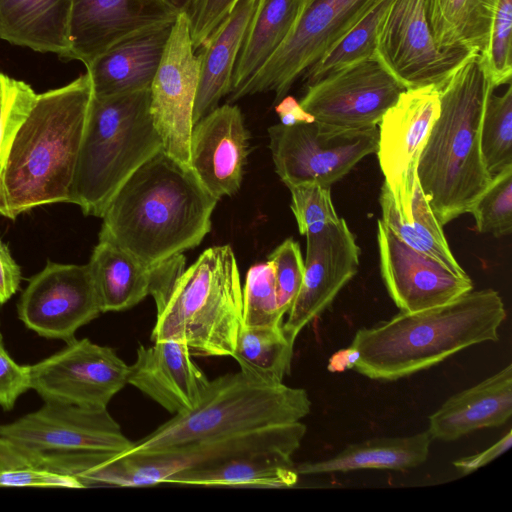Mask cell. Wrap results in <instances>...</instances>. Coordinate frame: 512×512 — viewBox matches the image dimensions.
I'll return each instance as SVG.
<instances>
[{
    "mask_svg": "<svg viewBox=\"0 0 512 512\" xmlns=\"http://www.w3.org/2000/svg\"><path fill=\"white\" fill-rule=\"evenodd\" d=\"M498 0H425L434 40L442 49L482 53L487 45Z\"/></svg>",
    "mask_w": 512,
    "mask_h": 512,
    "instance_id": "31",
    "label": "cell"
},
{
    "mask_svg": "<svg viewBox=\"0 0 512 512\" xmlns=\"http://www.w3.org/2000/svg\"><path fill=\"white\" fill-rule=\"evenodd\" d=\"M218 201L191 168L161 150L113 196L99 240L152 267L198 246L211 230Z\"/></svg>",
    "mask_w": 512,
    "mask_h": 512,
    "instance_id": "1",
    "label": "cell"
},
{
    "mask_svg": "<svg viewBox=\"0 0 512 512\" xmlns=\"http://www.w3.org/2000/svg\"><path fill=\"white\" fill-rule=\"evenodd\" d=\"M293 347L294 341L286 336L282 326H242L231 356L248 377L280 385L290 373Z\"/></svg>",
    "mask_w": 512,
    "mask_h": 512,
    "instance_id": "33",
    "label": "cell"
},
{
    "mask_svg": "<svg viewBox=\"0 0 512 512\" xmlns=\"http://www.w3.org/2000/svg\"><path fill=\"white\" fill-rule=\"evenodd\" d=\"M29 389V365H19L11 358L0 333V406L5 411L11 410L17 399Z\"/></svg>",
    "mask_w": 512,
    "mask_h": 512,
    "instance_id": "43",
    "label": "cell"
},
{
    "mask_svg": "<svg viewBox=\"0 0 512 512\" xmlns=\"http://www.w3.org/2000/svg\"><path fill=\"white\" fill-rule=\"evenodd\" d=\"M512 415V365L448 398L429 416L432 439L454 441L482 428L498 427Z\"/></svg>",
    "mask_w": 512,
    "mask_h": 512,
    "instance_id": "24",
    "label": "cell"
},
{
    "mask_svg": "<svg viewBox=\"0 0 512 512\" xmlns=\"http://www.w3.org/2000/svg\"><path fill=\"white\" fill-rule=\"evenodd\" d=\"M512 0H498L485 50L479 64L493 89L512 79Z\"/></svg>",
    "mask_w": 512,
    "mask_h": 512,
    "instance_id": "37",
    "label": "cell"
},
{
    "mask_svg": "<svg viewBox=\"0 0 512 512\" xmlns=\"http://www.w3.org/2000/svg\"><path fill=\"white\" fill-rule=\"evenodd\" d=\"M71 0H0V38L66 59Z\"/></svg>",
    "mask_w": 512,
    "mask_h": 512,
    "instance_id": "26",
    "label": "cell"
},
{
    "mask_svg": "<svg viewBox=\"0 0 512 512\" xmlns=\"http://www.w3.org/2000/svg\"><path fill=\"white\" fill-rule=\"evenodd\" d=\"M483 162L493 177L512 167V86L502 95L491 91L486 99L480 130Z\"/></svg>",
    "mask_w": 512,
    "mask_h": 512,
    "instance_id": "35",
    "label": "cell"
},
{
    "mask_svg": "<svg viewBox=\"0 0 512 512\" xmlns=\"http://www.w3.org/2000/svg\"><path fill=\"white\" fill-rule=\"evenodd\" d=\"M474 53L442 49L427 20L425 0H394L378 34L375 59L405 89L439 90Z\"/></svg>",
    "mask_w": 512,
    "mask_h": 512,
    "instance_id": "11",
    "label": "cell"
},
{
    "mask_svg": "<svg viewBox=\"0 0 512 512\" xmlns=\"http://www.w3.org/2000/svg\"><path fill=\"white\" fill-rule=\"evenodd\" d=\"M299 101L315 120L343 128L379 124L406 90L377 60H366L306 85Z\"/></svg>",
    "mask_w": 512,
    "mask_h": 512,
    "instance_id": "16",
    "label": "cell"
},
{
    "mask_svg": "<svg viewBox=\"0 0 512 512\" xmlns=\"http://www.w3.org/2000/svg\"><path fill=\"white\" fill-rule=\"evenodd\" d=\"M175 12H186L193 0H163Z\"/></svg>",
    "mask_w": 512,
    "mask_h": 512,
    "instance_id": "51",
    "label": "cell"
},
{
    "mask_svg": "<svg viewBox=\"0 0 512 512\" xmlns=\"http://www.w3.org/2000/svg\"><path fill=\"white\" fill-rule=\"evenodd\" d=\"M0 437L32 455L48 452L128 451V439L107 408L59 402L44 405L19 419L0 424Z\"/></svg>",
    "mask_w": 512,
    "mask_h": 512,
    "instance_id": "14",
    "label": "cell"
},
{
    "mask_svg": "<svg viewBox=\"0 0 512 512\" xmlns=\"http://www.w3.org/2000/svg\"><path fill=\"white\" fill-rule=\"evenodd\" d=\"M161 150L150 113V88L93 95L69 203L86 216L102 217L119 188Z\"/></svg>",
    "mask_w": 512,
    "mask_h": 512,
    "instance_id": "5",
    "label": "cell"
},
{
    "mask_svg": "<svg viewBox=\"0 0 512 512\" xmlns=\"http://www.w3.org/2000/svg\"><path fill=\"white\" fill-rule=\"evenodd\" d=\"M177 14L163 0H71L66 59L87 66L116 42L173 23Z\"/></svg>",
    "mask_w": 512,
    "mask_h": 512,
    "instance_id": "20",
    "label": "cell"
},
{
    "mask_svg": "<svg viewBox=\"0 0 512 512\" xmlns=\"http://www.w3.org/2000/svg\"><path fill=\"white\" fill-rule=\"evenodd\" d=\"M512 443V431L509 430L496 443L482 452L462 457L453 462V465L463 474H469L490 463L506 452Z\"/></svg>",
    "mask_w": 512,
    "mask_h": 512,
    "instance_id": "47",
    "label": "cell"
},
{
    "mask_svg": "<svg viewBox=\"0 0 512 512\" xmlns=\"http://www.w3.org/2000/svg\"><path fill=\"white\" fill-rule=\"evenodd\" d=\"M243 326V288L230 245L204 250L157 313L153 342L180 340L192 356H231Z\"/></svg>",
    "mask_w": 512,
    "mask_h": 512,
    "instance_id": "7",
    "label": "cell"
},
{
    "mask_svg": "<svg viewBox=\"0 0 512 512\" xmlns=\"http://www.w3.org/2000/svg\"><path fill=\"white\" fill-rule=\"evenodd\" d=\"M102 313L129 309L150 295L152 267L99 240L88 263Z\"/></svg>",
    "mask_w": 512,
    "mask_h": 512,
    "instance_id": "28",
    "label": "cell"
},
{
    "mask_svg": "<svg viewBox=\"0 0 512 512\" xmlns=\"http://www.w3.org/2000/svg\"><path fill=\"white\" fill-rule=\"evenodd\" d=\"M173 23L136 32L91 61L86 72L91 79L93 95L103 97L149 89Z\"/></svg>",
    "mask_w": 512,
    "mask_h": 512,
    "instance_id": "23",
    "label": "cell"
},
{
    "mask_svg": "<svg viewBox=\"0 0 512 512\" xmlns=\"http://www.w3.org/2000/svg\"><path fill=\"white\" fill-rule=\"evenodd\" d=\"M93 98L86 72L37 94L0 166V216L69 203L78 154Z\"/></svg>",
    "mask_w": 512,
    "mask_h": 512,
    "instance_id": "2",
    "label": "cell"
},
{
    "mask_svg": "<svg viewBox=\"0 0 512 512\" xmlns=\"http://www.w3.org/2000/svg\"><path fill=\"white\" fill-rule=\"evenodd\" d=\"M431 438L428 431L404 437H384L347 445L332 457L295 465L298 475L361 469L406 470L423 464Z\"/></svg>",
    "mask_w": 512,
    "mask_h": 512,
    "instance_id": "27",
    "label": "cell"
},
{
    "mask_svg": "<svg viewBox=\"0 0 512 512\" xmlns=\"http://www.w3.org/2000/svg\"><path fill=\"white\" fill-rule=\"evenodd\" d=\"M377 0H305L290 34L227 103L256 93L285 97L294 82L334 47Z\"/></svg>",
    "mask_w": 512,
    "mask_h": 512,
    "instance_id": "10",
    "label": "cell"
},
{
    "mask_svg": "<svg viewBox=\"0 0 512 512\" xmlns=\"http://www.w3.org/2000/svg\"><path fill=\"white\" fill-rule=\"evenodd\" d=\"M480 233L502 237L512 231V167L492 177L469 210Z\"/></svg>",
    "mask_w": 512,
    "mask_h": 512,
    "instance_id": "38",
    "label": "cell"
},
{
    "mask_svg": "<svg viewBox=\"0 0 512 512\" xmlns=\"http://www.w3.org/2000/svg\"><path fill=\"white\" fill-rule=\"evenodd\" d=\"M100 313L88 264L47 261L45 267L28 280L17 303L18 318L29 330L66 343Z\"/></svg>",
    "mask_w": 512,
    "mask_h": 512,
    "instance_id": "15",
    "label": "cell"
},
{
    "mask_svg": "<svg viewBox=\"0 0 512 512\" xmlns=\"http://www.w3.org/2000/svg\"><path fill=\"white\" fill-rule=\"evenodd\" d=\"M311 409L302 388L268 385L239 371L209 384L191 410L175 414L127 451L152 453L182 449L272 425L300 421Z\"/></svg>",
    "mask_w": 512,
    "mask_h": 512,
    "instance_id": "6",
    "label": "cell"
},
{
    "mask_svg": "<svg viewBox=\"0 0 512 512\" xmlns=\"http://www.w3.org/2000/svg\"><path fill=\"white\" fill-rule=\"evenodd\" d=\"M20 459L18 449L0 437V470L15 467Z\"/></svg>",
    "mask_w": 512,
    "mask_h": 512,
    "instance_id": "49",
    "label": "cell"
},
{
    "mask_svg": "<svg viewBox=\"0 0 512 512\" xmlns=\"http://www.w3.org/2000/svg\"><path fill=\"white\" fill-rule=\"evenodd\" d=\"M21 280V268L0 238V305L5 304L18 292Z\"/></svg>",
    "mask_w": 512,
    "mask_h": 512,
    "instance_id": "46",
    "label": "cell"
},
{
    "mask_svg": "<svg viewBox=\"0 0 512 512\" xmlns=\"http://www.w3.org/2000/svg\"><path fill=\"white\" fill-rule=\"evenodd\" d=\"M0 487L84 488L73 477L38 467L1 469Z\"/></svg>",
    "mask_w": 512,
    "mask_h": 512,
    "instance_id": "44",
    "label": "cell"
},
{
    "mask_svg": "<svg viewBox=\"0 0 512 512\" xmlns=\"http://www.w3.org/2000/svg\"><path fill=\"white\" fill-rule=\"evenodd\" d=\"M36 98L29 84L0 73V166Z\"/></svg>",
    "mask_w": 512,
    "mask_h": 512,
    "instance_id": "39",
    "label": "cell"
},
{
    "mask_svg": "<svg viewBox=\"0 0 512 512\" xmlns=\"http://www.w3.org/2000/svg\"><path fill=\"white\" fill-rule=\"evenodd\" d=\"M283 317L271 262L251 266L243 288V326H282Z\"/></svg>",
    "mask_w": 512,
    "mask_h": 512,
    "instance_id": "36",
    "label": "cell"
},
{
    "mask_svg": "<svg viewBox=\"0 0 512 512\" xmlns=\"http://www.w3.org/2000/svg\"><path fill=\"white\" fill-rule=\"evenodd\" d=\"M379 202L383 223L405 244L434 258L459 276L466 272L459 265L445 238L442 225L430 207L417 180L409 204L403 211L395 206L384 183Z\"/></svg>",
    "mask_w": 512,
    "mask_h": 512,
    "instance_id": "30",
    "label": "cell"
},
{
    "mask_svg": "<svg viewBox=\"0 0 512 512\" xmlns=\"http://www.w3.org/2000/svg\"><path fill=\"white\" fill-rule=\"evenodd\" d=\"M128 384L175 415L199 403L209 380L192 360L186 343L168 339L138 347Z\"/></svg>",
    "mask_w": 512,
    "mask_h": 512,
    "instance_id": "22",
    "label": "cell"
},
{
    "mask_svg": "<svg viewBox=\"0 0 512 512\" xmlns=\"http://www.w3.org/2000/svg\"><path fill=\"white\" fill-rule=\"evenodd\" d=\"M377 241L383 282L401 311L440 306L473 290L468 275L459 276L408 246L381 219L377 222Z\"/></svg>",
    "mask_w": 512,
    "mask_h": 512,
    "instance_id": "19",
    "label": "cell"
},
{
    "mask_svg": "<svg viewBox=\"0 0 512 512\" xmlns=\"http://www.w3.org/2000/svg\"><path fill=\"white\" fill-rule=\"evenodd\" d=\"M478 54L440 89L441 108L417 163L419 185L442 226L469 213L492 180L480 147L488 94L494 91Z\"/></svg>",
    "mask_w": 512,
    "mask_h": 512,
    "instance_id": "4",
    "label": "cell"
},
{
    "mask_svg": "<svg viewBox=\"0 0 512 512\" xmlns=\"http://www.w3.org/2000/svg\"><path fill=\"white\" fill-rule=\"evenodd\" d=\"M305 433L306 426L298 421L177 449L190 465L166 483L291 487L298 480L292 455Z\"/></svg>",
    "mask_w": 512,
    "mask_h": 512,
    "instance_id": "8",
    "label": "cell"
},
{
    "mask_svg": "<svg viewBox=\"0 0 512 512\" xmlns=\"http://www.w3.org/2000/svg\"><path fill=\"white\" fill-rule=\"evenodd\" d=\"M288 189L291 193V210L300 234L316 233L339 221L330 187L308 182L288 186Z\"/></svg>",
    "mask_w": 512,
    "mask_h": 512,
    "instance_id": "40",
    "label": "cell"
},
{
    "mask_svg": "<svg viewBox=\"0 0 512 512\" xmlns=\"http://www.w3.org/2000/svg\"><path fill=\"white\" fill-rule=\"evenodd\" d=\"M239 0H193L186 11L193 46L200 48Z\"/></svg>",
    "mask_w": 512,
    "mask_h": 512,
    "instance_id": "42",
    "label": "cell"
},
{
    "mask_svg": "<svg viewBox=\"0 0 512 512\" xmlns=\"http://www.w3.org/2000/svg\"><path fill=\"white\" fill-rule=\"evenodd\" d=\"M305 0H256L233 71L228 96L267 62L292 31Z\"/></svg>",
    "mask_w": 512,
    "mask_h": 512,
    "instance_id": "29",
    "label": "cell"
},
{
    "mask_svg": "<svg viewBox=\"0 0 512 512\" xmlns=\"http://www.w3.org/2000/svg\"><path fill=\"white\" fill-rule=\"evenodd\" d=\"M199 70L189 19L186 12H180L150 86V113L162 139L163 151L189 168Z\"/></svg>",
    "mask_w": 512,
    "mask_h": 512,
    "instance_id": "13",
    "label": "cell"
},
{
    "mask_svg": "<svg viewBox=\"0 0 512 512\" xmlns=\"http://www.w3.org/2000/svg\"><path fill=\"white\" fill-rule=\"evenodd\" d=\"M505 319L503 300L490 288L440 306L401 311L355 333L349 346L357 353L352 369L373 380L407 377L470 346L498 341Z\"/></svg>",
    "mask_w": 512,
    "mask_h": 512,
    "instance_id": "3",
    "label": "cell"
},
{
    "mask_svg": "<svg viewBox=\"0 0 512 512\" xmlns=\"http://www.w3.org/2000/svg\"><path fill=\"white\" fill-rule=\"evenodd\" d=\"M268 260L273 266L279 307L285 315L300 290L304 275V260L298 242L287 238Z\"/></svg>",
    "mask_w": 512,
    "mask_h": 512,
    "instance_id": "41",
    "label": "cell"
},
{
    "mask_svg": "<svg viewBox=\"0 0 512 512\" xmlns=\"http://www.w3.org/2000/svg\"><path fill=\"white\" fill-rule=\"evenodd\" d=\"M184 270L185 257L183 254L152 266L150 295L155 301L157 313L165 305L177 279Z\"/></svg>",
    "mask_w": 512,
    "mask_h": 512,
    "instance_id": "45",
    "label": "cell"
},
{
    "mask_svg": "<svg viewBox=\"0 0 512 512\" xmlns=\"http://www.w3.org/2000/svg\"><path fill=\"white\" fill-rule=\"evenodd\" d=\"M249 132L237 105L226 103L194 124L190 166L218 200L235 194L242 182L249 153Z\"/></svg>",
    "mask_w": 512,
    "mask_h": 512,
    "instance_id": "21",
    "label": "cell"
},
{
    "mask_svg": "<svg viewBox=\"0 0 512 512\" xmlns=\"http://www.w3.org/2000/svg\"><path fill=\"white\" fill-rule=\"evenodd\" d=\"M30 389L44 402L107 408L128 384L130 366L107 346L72 339L55 354L29 365Z\"/></svg>",
    "mask_w": 512,
    "mask_h": 512,
    "instance_id": "12",
    "label": "cell"
},
{
    "mask_svg": "<svg viewBox=\"0 0 512 512\" xmlns=\"http://www.w3.org/2000/svg\"><path fill=\"white\" fill-rule=\"evenodd\" d=\"M357 361V353L354 349L348 347L343 351L335 354L329 362L328 368L333 371L343 370L345 368L352 369Z\"/></svg>",
    "mask_w": 512,
    "mask_h": 512,
    "instance_id": "50",
    "label": "cell"
},
{
    "mask_svg": "<svg viewBox=\"0 0 512 512\" xmlns=\"http://www.w3.org/2000/svg\"><path fill=\"white\" fill-rule=\"evenodd\" d=\"M255 4L256 0H239L200 47L194 124L216 109L220 100L229 94L235 63Z\"/></svg>",
    "mask_w": 512,
    "mask_h": 512,
    "instance_id": "25",
    "label": "cell"
},
{
    "mask_svg": "<svg viewBox=\"0 0 512 512\" xmlns=\"http://www.w3.org/2000/svg\"><path fill=\"white\" fill-rule=\"evenodd\" d=\"M360 248L344 218L306 235V258L300 290L283 323L295 342L302 329L320 316L356 275Z\"/></svg>",
    "mask_w": 512,
    "mask_h": 512,
    "instance_id": "18",
    "label": "cell"
},
{
    "mask_svg": "<svg viewBox=\"0 0 512 512\" xmlns=\"http://www.w3.org/2000/svg\"><path fill=\"white\" fill-rule=\"evenodd\" d=\"M187 467L186 458L176 452L126 451L97 462L86 470L78 481L84 488L99 484L121 487L148 486L166 483L171 475Z\"/></svg>",
    "mask_w": 512,
    "mask_h": 512,
    "instance_id": "32",
    "label": "cell"
},
{
    "mask_svg": "<svg viewBox=\"0 0 512 512\" xmlns=\"http://www.w3.org/2000/svg\"><path fill=\"white\" fill-rule=\"evenodd\" d=\"M393 1L377 0L334 47L305 71V86L356 63L375 59L378 34Z\"/></svg>",
    "mask_w": 512,
    "mask_h": 512,
    "instance_id": "34",
    "label": "cell"
},
{
    "mask_svg": "<svg viewBox=\"0 0 512 512\" xmlns=\"http://www.w3.org/2000/svg\"><path fill=\"white\" fill-rule=\"evenodd\" d=\"M280 123L285 126H292L300 123L314 121V117L306 112L293 96L283 97L275 107Z\"/></svg>",
    "mask_w": 512,
    "mask_h": 512,
    "instance_id": "48",
    "label": "cell"
},
{
    "mask_svg": "<svg viewBox=\"0 0 512 512\" xmlns=\"http://www.w3.org/2000/svg\"><path fill=\"white\" fill-rule=\"evenodd\" d=\"M268 135L275 171L287 187L308 182L330 187L376 153L379 132L376 126L343 128L314 120L276 124Z\"/></svg>",
    "mask_w": 512,
    "mask_h": 512,
    "instance_id": "9",
    "label": "cell"
},
{
    "mask_svg": "<svg viewBox=\"0 0 512 512\" xmlns=\"http://www.w3.org/2000/svg\"><path fill=\"white\" fill-rule=\"evenodd\" d=\"M440 90L426 86L404 90L379 122L377 156L395 206L403 211L417 182V163L439 116Z\"/></svg>",
    "mask_w": 512,
    "mask_h": 512,
    "instance_id": "17",
    "label": "cell"
}]
</instances>
